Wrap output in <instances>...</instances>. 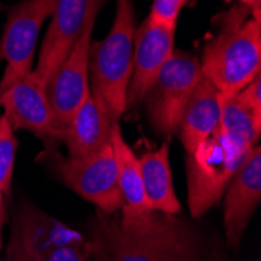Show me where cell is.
<instances>
[{"mask_svg": "<svg viewBox=\"0 0 261 261\" xmlns=\"http://www.w3.org/2000/svg\"><path fill=\"white\" fill-rule=\"evenodd\" d=\"M94 241L108 261H197L193 228L174 215L150 211L124 221L100 216Z\"/></svg>", "mask_w": 261, "mask_h": 261, "instance_id": "6da1fadb", "label": "cell"}, {"mask_svg": "<svg viewBox=\"0 0 261 261\" xmlns=\"http://www.w3.org/2000/svg\"><path fill=\"white\" fill-rule=\"evenodd\" d=\"M213 22L219 32L205 44L199 61L203 77L224 103L261 74V19L241 5L221 13Z\"/></svg>", "mask_w": 261, "mask_h": 261, "instance_id": "7a4b0ae2", "label": "cell"}, {"mask_svg": "<svg viewBox=\"0 0 261 261\" xmlns=\"http://www.w3.org/2000/svg\"><path fill=\"white\" fill-rule=\"evenodd\" d=\"M135 30L133 0H116L108 35L102 41H92L89 49V89L107 107L114 122L127 113Z\"/></svg>", "mask_w": 261, "mask_h": 261, "instance_id": "3957f363", "label": "cell"}, {"mask_svg": "<svg viewBox=\"0 0 261 261\" xmlns=\"http://www.w3.org/2000/svg\"><path fill=\"white\" fill-rule=\"evenodd\" d=\"M250 150L218 127L193 153H186L188 206L194 219L219 203Z\"/></svg>", "mask_w": 261, "mask_h": 261, "instance_id": "277c9868", "label": "cell"}, {"mask_svg": "<svg viewBox=\"0 0 261 261\" xmlns=\"http://www.w3.org/2000/svg\"><path fill=\"white\" fill-rule=\"evenodd\" d=\"M38 161L85 200L96 205L105 215H114L124 206L117 164L111 142L88 156H63L57 146H45Z\"/></svg>", "mask_w": 261, "mask_h": 261, "instance_id": "5b68a950", "label": "cell"}, {"mask_svg": "<svg viewBox=\"0 0 261 261\" xmlns=\"http://www.w3.org/2000/svg\"><path fill=\"white\" fill-rule=\"evenodd\" d=\"M202 77L199 57L174 50L142 100L150 125L160 136L178 133L181 113Z\"/></svg>", "mask_w": 261, "mask_h": 261, "instance_id": "8992f818", "label": "cell"}, {"mask_svg": "<svg viewBox=\"0 0 261 261\" xmlns=\"http://www.w3.org/2000/svg\"><path fill=\"white\" fill-rule=\"evenodd\" d=\"M57 0H22L8 11L0 39V60L5 70L0 92L33 70L36 44L44 22L54 13Z\"/></svg>", "mask_w": 261, "mask_h": 261, "instance_id": "52a82bcc", "label": "cell"}, {"mask_svg": "<svg viewBox=\"0 0 261 261\" xmlns=\"http://www.w3.org/2000/svg\"><path fill=\"white\" fill-rule=\"evenodd\" d=\"M0 107L14 132H32L44 141V146L63 142L64 132L57 124L45 85L33 70L0 92Z\"/></svg>", "mask_w": 261, "mask_h": 261, "instance_id": "ba28073f", "label": "cell"}, {"mask_svg": "<svg viewBox=\"0 0 261 261\" xmlns=\"http://www.w3.org/2000/svg\"><path fill=\"white\" fill-rule=\"evenodd\" d=\"M99 13L100 10L92 11L72 50L45 85L57 124L64 133L70 117L89 91V49Z\"/></svg>", "mask_w": 261, "mask_h": 261, "instance_id": "9c48e42d", "label": "cell"}, {"mask_svg": "<svg viewBox=\"0 0 261 261\" xmlns=\"http://www.w3.org/2000/svg\"><path fill=\"white\" fill-rule=\"evenodd\" d=\"M83 240V234L30 203H22L13 219L7 261H35L61 246Z\"/></svg>", "mask_w": 261, "mask_h": 261, "instance_id": "30bf717a", "label": "cell"}, {"mask_svg": "<svg viewBox=\"0 0 261 261\" xmlns=\"http://www.w3.org/2000/svg\"><path fill=\"white\" fill-rule=\"evenodd\" d=\"M175 33L177 29L160 25L149 17L136 27L133 38L132 77L127 89V111L136 110L142 103L160 70L172 57L175 50Z\"/></svg>", "mask_w": 261, "mask_h": 261, "instance_id": "8fae6325", "label": "cell"}, {"mask_svg": "<svg viewBox=\"0 0 261 261\" xmlns=\"http://www.w3.org/2000/svg\"><path fill=\"white\" fill-rule=\"evenodd\" d=\"M108 0H57L52 22L39 49L36 77L47 85L60 64L67 58L92 11L102 10Z\"/></svg>", "mask_w": 261, "mask_h": 261, "instance_id": "7c38bea8", "label": "cell"}, {"mask_svg": "<svg viewBox=\"0 0 261 261\" xmlns=\"http://www.w3.org/2000/svg\"><path fill=\"white\" fill-rule=\"evenodd\" d=\"M224 228L231 249H238L261 200V147L253 146L225 189Z\"/></svg>", "mask_w": 261, "mask_h": 261, "instance_id": "4fadbf2b", "label": "cell"}, {"mask_svg": "<svg viewBox=\"0 0 261 261\" xmlns=\"http://www.w3.org/2000/svg\"><path fill=\"white\" fill-rule=\"evenodd\" d=\"M114 124L107 107L89 89L66 127L63 142L69 156H88L110 144Z\"/></svg>", "mask_w": 261, "mask_h": 261, "instance_id": "5bb4252c", "label": "cell"}, {"mask_svg": "<svg viewBox=\"0 0 261 261\" xmlns=\"http://www.w3.org/2000/svg\"><path fill=\"white\" fill-rule=\"evenodd\" d=\"M222 116V100L219 92L205 77L189 97L178 125L183 147L186 153H193L202 142L211 136L219 124Z\"/></svg>", "mask_w": 261, "mask_h": 261, "instance_id": "9a60e30c", "label": "cell"}, {"mask_svg": "<svg viewBox=\"0 0 261 261\" xmlns=\"http://www.w3.org/2000/svg\"><path fill=\"white\" fill-rule=\"evenodd\" d=\"M110 142L117 164V180H119V188L124 200V206L121 210L122 211L121 219L130 221L144 216L152 210L144 194L138 155L133 152L127 139L124 138L119 122L114 124L111 128Z\"/></svg>", "mask_w": 261, "mask_h": 261, "instance_id": "2e32d148", "label": "cell"}, {"mask_svg": "<svg viewBox=\"0 0 261 261\" xmlns=\"http://www.w3.org/2000/svg\"><path fill=\"white\" fill-rule=\"evenodd\" d=\"M138 163L150 210L177 216L181 211V203L177 199L172 185L169 142H164L156 150L144 152L138 156Z\"/></svg>", "mask_w": 261, "mask_h": 261, "instance_id": "e0dca14e", "label": "cell"}, {"mask_svg": "<svg viewBox=\"0 0 261 261\" xmlns=\"http://www.w3.org/2000/svg\"><path fill=\"white\" fill-rule=\"evenodd\" d=\"M219 127L247 147H253L261 135V122L255 119L252 111L234 96L222 103Z\"/></svg>", "mask_w": 261, "mask_h": 261, "instance_id": "ac0fdd59", "label": "cell"}, {"mask_svg": "<svg viewBox=\"0 0 261 261\" xmlns=\"http://www.w3.org/2000/svg\"><path fill=\"white\" fill-rule=\"evenodd\" d=\"M17 146L16 132L2 114L0 116V189L5 193V196L10 194L11 189Z\"/></svg>", "mask_w": 261, "mask_h": 261, "instance_id": "d6986e66", "label": "cell"}, {"mask_svg": "<svg viewBox=\"0 0 261 261\" xmlns=\"http://www.w3.org/2000/svg\"><path fill=\"white\" fill-rule=\"evenodd\" d=\"M96 252H97L96 243L83 238L79 243L54 249L52 252L39 256L35 261H88L91 256L96 255Z\"/></svg>", "mask_w": 261, "mask_h": 261, "instance_id": "ffe728a7", "label": "cell"}, {"mask_svg": "<svg viewBox=\"0 0 261 261\" xmlns=\"http://www.w3.org/2000/svg\"><path fill=\"white\" fill-rule=\"evenodd\" d=\"M186 2L188 0H153L147 17L160 25L177 29L180 13Z\"/></svg>", "mask_w": 261, "mask_h": 261, "instance_id": "44dd1931", "label": "cell"}, {"mask_svg": "<svg viewBox=\"0 0 261 261\" xmlns=\"http://www.w3.org/2000/svg\"><path fill=\"white\" fill-rule=\"evenodd\" d=\"M236 96L252 111L255 119L261 122V74L246 85Z\"/></svg>", "mask_w": 261, "mask_h": 261, "instance_id": "7402d4cb", "label": "cell"}, {"mask_svg": "<svg viewBox=\"0 0 261 261\" xmlns=\"http://www.w3.org/2000/svg\"><path fill=\"white\" fill-rule=\"evenodd\" d=\"M238 2L250 8L255 19H261V0H238Z\"/></svg>", "mask_w": 261, "mask_h": 261, "instance_id": "603a6c76", "label": "cell"}, {"mask_svg": "<svg viewBox=\"0 0 261 261\" xmlns=\"http://www.w3.org/2000/svg\"><path fill=\"white\" fill-rule=\"evenodd\" d=\"M7 219V210H5V193L0 189V249H2V230Z\"/></svg>", "mask_w": 261, "mask_h": 261, "instance_id": "cb8c5ba5", "label": "cell"}]
</instances>
